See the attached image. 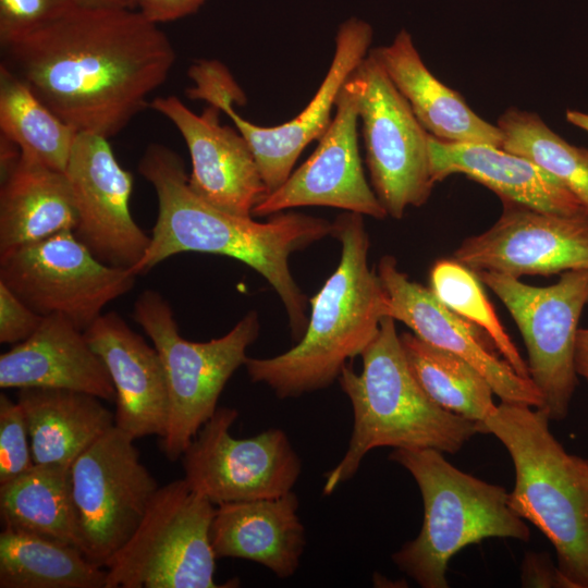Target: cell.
Instances as JSON below:
<instances>
[{
  "label": "cell",
  "mask_w": 588,
  "mask_h": 588,
  "mask_svg": "<svg viewBox=\"0 0 588 588\" xmlns=\"http://www.w3.org/2000/svg\"><path fill=\"white\" fill-rule=\"evenodd\" d=\"M0 47L1 64L58 118L108 139L149 106L175 61L169 37L137 10L81 2Z\"/></svg>",
  "instance_id": "obj_1"
},
{
  "label": "cell",
  "mask_w": 588,
  "mask_h": 588,
  "mask_svg": "<svg viewBox=\"0 0 588 588\" xmlns=\"http://www.w3.org/2000/svg\"><path fill=\"white\" fill-rule=\"evenodd\" d=\"M138 172L156 191L158 218L149 246L133 272L145 273L185 252L242 261L277 291L289 315L293 338L301 340L308 324L307 301L290 272L289 257L332 235V223L298 212H279L260 223L252 217L220 210L191 188L182 157L162 144L146 148Z\"/></svg>",
  "instance_id": "obj_2"
},
{
  "label": "cell",
  "mask_w": 588,
  "mask_h": 588,
  "mask_svg": "<svg viewBox=\"0 0 588 588\" xmlns=\"http://www.w3.org/2000/svg\"><path fill=\"white\" fill-rule=\"evenodd\" d=\"M342 244L335 271L310 299L307 328L291 350L269 358L247 357L253 382L267 384L280 399L329 387L346 360L360 355L388 316L389 299L378 273L368 267L369 238L363 215L346 211L332 223Z\"/></svg>",
  "instance_id": "obj_3"
},
{
  "label": "cell",
  "mask_w": 588,
  "mask_h": 588,
  "mask_svg": "<svg viewBox=\"0 0 588 588\" xmlns=\"http://www.w3.org/2000/svg\"><path fill=\"white\" fill-rule=\"evenodd\" d=\"M394 320L381 319L377 335L360 354L362 371L345 366L339 377L352 405L353 429L343 457L324 475V495L350 480L373 449L455 454L481 433L477 422L442 408L425 393L408 367Z\"/></svg>",
  "instance_id": "obj_4"
},
{
  "label": "cell",
  "mask_w": 588,
  "mask_h": 588,
  "mask_svg": "<svg viewBox=\"0 0 588 588\" xmlns=\"http://www.w3.org/2000/svg\"><path fill=\"white\" fill-rule=\"evenodd\" d=\"M543 408L501 402L483 421L515 468L510 505L551 541L568 588H588V460L568 453Z\"/></svg>",
  "instance_id": "obj_5"
},
{
  "label": "cell",
  "mask_w": 588,
  "mask_h": 588,
  "mask_svg": "<svg viewBox=\"0 0 588 588\" xmlns=\"http://www.w3.org/2000/svg\"><path fill=\"white\" fill-rule=\"evenodd\" d=\"M389 458L412 475L421 493L420 532L392 555L420 587L448 588V564L469 544L488 538L529 540V527L503 487L456 468L434 449H394Z\"/></svg>",
  "instance_id": "obj_6"
},
{
  "label": "cell",
  "mask_w": 588,
  "mask_h": 588,
  "mask_svg": "<svg viewBox=\"0 0 588 588\" xmlns=\"http://www.w3.org/2000/svg\"><path fill=\"white\" fill-rule=\"evenodd\" d=\"M132 316L152 341L164 367L169 414L162 450L174 462L217 411L228 380L244 366L246 350L259 333L258 315L247 313L225 335L208 342L184 339L170 304L155 290L138 295Z\"/></svg>",
  "instance_id": "obj_7"
},
{
  "label": "cell",
  "mask_w": 588,
  "mask_h": 588,
  "mask_svg": "<svg viewBox=\"0 0 588 588\" xmlns=\"http://www.w3.org/2000/svg\"><path fill=\"white\" fill-rule=\"evenodd\" d=\"M372 35L370 24L358 17L341 23L334 56L320 87L301 113L281 125L262 127L242 118L234 103L246 102L244 93L229 70L216 60H199L189 68L194 85L186 89V96L208 102L232 120L248 143L269 194L287 180L305 147L319 140L328 128L339 91L369 53Z\"/></svg>",
  "instance_id": "obj_8"
},
{
  "label": "cell",
  "mask_w": 588,
  "mask_h": 588,
  "mask_svg": "<svg viewBox=\"0 0 588 588\" xmlns=\"http://www.w3.org/2000/svg\"><path fill=\"white\" fill-rule=\"evenodd\" d=\"M216 505L185 478L154 494L128 541L107 562L106 588H217L210 528Z\"/></svg>",
  "instance_id": "obj_9"
},
{
  "label": "cell",
  "mask_w": 588,
  "mask_h": 588,
  "mask_svg": "<svg viewBox=\"0 0 588 588\" xmlns=\"http://www.w3.org/2000/svg\"><path fill=\"white\" fill-rule=\"evenodd\" d=\"M503 303L526 346L529 378L550 420L567 417L577 385L574 362L578 321L588 304V269L568 270L548 286L491 271L476 272Z\"/></svg>",
  "instance_id": "obj_10"
},
{
  "label": "cell",
  "mask_w": 588,
  "mask_h": 588,
  "mask_svg": "<svg viewBox=\"0 0 588 588\" xmlns=\"http://www.w3.org/2000/svg\"><path fill=\"white\" fill-rule=\"evenodd\" d=\"M136 277L98 260L73 231L0 254V282L38 315H62L83 332Z\"/></svg>",
  "instance_id": "obj_11"
},
{
  "label": "cell",
  "mask_w": 588,
  "mask_h": 588,
  "mask_svg": "<svg viewBox=\"0 0 588 588\" xmlns=\"http://www.w3.org/2000/svg\"><path fill=\"white\" fill-rule=\"evenodd\" d=\"M359 87V120L373 192L388 216L424 205L434 186L429 133L369 52L354 70Z\"/></svg>",
  "instance_id": "obj_12"
},
{
  "label": "cell",
  "mask_w": 588,
  "mask_h": 588,
  "mask_svg": "<svg viewBox=\"0 0 588 588\" xmlns=\"http://www.w3.org/2000/svg\"><path fill=\"white\" fill-rule=\"evenodd\" d=\"M237 416L235 408H217L182 455L185 480L216 506L278 498L292 491L302 474L282 429L236 439L230 429Z\"/></svg>",
  "instance_id": "obj_13"
},
{
  "label": "cell",
  "mask_w": 588,
  "mask_h": 588,
  "mask_svg": "<svg viewBox=\"0 0 588 588\" xmlns=\"http://www.w3.org/2000/svg\"><path fill=\"white\" fill-rule=\"evenodd\" d=\"M134 441L114 425L71 466L87 556L102 567L137 529L159 488Z\"/></svg>",
  "instance_id": "obj_14"
},
{
  "label": "cell",
  "mask_w": 588,
  "mask_h": 588,
  "mask_svg": "<svg viewBox=\"0 0 588 588\" xmlns=\"http://www.w3.org/2000/svg\"><path fill=\"white\" fill-rule=\"evenodd\" d=\"M64 173L77 211L74 235L101 262L133 271L150 236L131 215L133 176L115 159L108 138L77 133Z\"/></svg>",
  "instance_id": "obj_15"
},
{
  "label": "cell",
  "mask_w": 588,
  "mask_h": 588,
  "mask_svg": "<svg viewBox=\"0 0 588 588\" xmlns=\"http://www.w3.org/2000/svg\"><path fill=\"white\" fill-rule=\"evenodd\" d=\"M334 117L311 156L253 209L254 216L302 206H327L366 215L388 216L366 181L358 149L359 87L354 71L336 97Z\"/></svg>",
  "instance_id": "obj_16"
},
{
  "label": "cell",
  "mask_w": 588,
  "mask_h": 588,
  "mask_svg": "<svg viewBox=\"0 0 588 588\" xmlns=\"http://www.w3.org/2000/svg\"><path fill=\"white\" fill-rule=\"evenodd\" d=\"M502 203L498 221L463 241L454 259L474 272L491 271L517 279L588 269V213L555 215Z\"/></svg>",
  "instance_id": "obj_17"
},
{
  "label": "cell",
  "mask_w": 588,
  "mask_h": 588,
  "mask_svg": "<svg viewBox=\"0 0 588 588\" xmlns=\"http://www.w3.org/2000/svg\"><path fill=\"white\" fill-rule=\"evenodd\" d=\"M377 273L388 294V316L405 323L422 341L474 366L501 402L543 407V396L532 380L500 358L490 336L445 307L430 289L411 281L394 257L383 256Z\"/></svg>",
  "instance_id": "obj_18"
},
{
  "label": "cell",
  "mask_w": 588,
  "mask_h": 588,
  "mask_svg": "<svg viewBox=\"0 0 588 588\" xmlns=\"http://www.w3.org/2000/svg\"><path fill=\"white\" fill-rule=\"evenodd\" d=\"M149 107L172 122L184 138L192 160L191 188L220 210L252 217L268 189L237 128L219 123L218 108L209 106L196 114L175 96L157 97Z\"/></svg>",
  "instance_id": "obj_19"
},
{
  "label": "cell",
  "mask_w": 588,
  "mask_h": 588,
  "mask_svg": "<svg viewBox=\"0 0 588 588\" xmlns=\"http://www.w3.org/2000/svg\"><path fill=\"white\" fill-rule=\"evenodd\" d=\"M84 334L114 385V425L135 440L163 438L169 414L168 384L156 347L114 311L100 315Z\"/></svg>",
  "instance_id": "obj_20"
},
{
  "label": "cell",
  "mask_w": 588,
  "mask_h": 588,
  "mask_svg": "<svg viewBox=\"0 0 588 588\" xmlns=\"http://www.w3.org/2000/svg\"><path fill=\"white\" fill-rule=\"evenodd\" d=\"M1 389H63L115 402V389L83 331L62 315L45 316L37 330L0 356Z\"/></svg>",
  "instance_id": "obj_21"
},
{
  "label": "cell",
  "mask_w": 588,
  "mask_h": 588,
  "mask_svg": "<svg viewBox=\"0 0 588 588\" xmlns=\"http://www.w3.org/2000/svg\"><path fill=\"white\" fill-rule=\"evenodd\" d=\"M434 183L456 173L487 186L502 200L564 216L588 213L559 180L532 161L486 144H462L428 137Z\"/></svg>",
  "instance_id": "obj_22"
},
{
  "label": "cell",
  "mask_w": 588,
  "mask_h": 588,
  "mask_svg": "<svg viewBox=\"0 0 588 588\" xmlns=\"http://www.w3.org/2000/svg\"><path fill=\"white\" fill-rule=\"evenodd\" d=\"M298 506L293 490L278 498L217 505L210 528L216 558L244 559L279 578L293 576L306 546Z\"/></svg>",
  "instance_id": "obj_23"
},
{
  "label": "cell",
  "mask_w": 588,
  "mask_h": 588,
  "mask_svg": "<svg viewBox=\"0 0 588 588\" xmlns=\"http://www.w3.org/2000/svg\"><path fill=\"white\" fill-rule=\"evenodd\" d=\"M369 52L430 135L451 143L501 147L503 137L498 125L476 114L461 94L428 70L407 30H400L390 45Z\"/></svg>",
  "instance_id": "obj_24"
},
{
  "label": "cell",
  "mask_w": 588,
  "mask_h": 588,
  "mask_svg": "<svg viewBox=\"0 0 588 588\" xmlns=\"http://www.w3.org/2000/svg\"><path fill=\"white\" fill-rule=\"evenodd\" d=\"M1 175L0 254L74 231L77 211L64 172L20 151Z\"/></svg>",
  "instance_id": "obj_25"
},
{
  "label": "cell",
  "mask_w": 588,
  "mask_h": 588,
  "mask_svg": "<svg viewBox=\"0 0 588 588\" xmlns=\"http://www.w3.org/2000/svg\"><path fill=\"white\" fill-rule=\"evenodd\" d=\"M101 399L63 389H21L34 464L72 466L114 426V413Z\"/></svg>",
  "instance_id": "obj_26"
},
{
  "label": "cell",
  "mask_w": 588,
  "mask_h": 588,
  "mask_svg": "<svg viewBox=\"0 0 588 588\" xmlns=\"http://www.w3.org/2000/svg\"><path fill=\"white\" fill-rule=\"evenodd\" d=\"M0 515L4 528L75 547L87 556L70 466L34 464L22 475L0 485Z\"/></svg>",
  "instance_id": "obj_27"
},
{
  "label": "cell",
  "mask_w": 588,
  "mask_h": 588,
  "mask_svg": "<svg viewBox=\"0 0 588 588\" xmlns=\"http://www.w3.org/2000/svg\"><path fill=\"white\" fill-rule=\"evenodd\" d=\"M107 569L79 549L25 531L0 534L1 588H106Z\"/></svg>",
  "instance_id": "obj_28"
},
{
  "label": "cell",
  "mask_w": 588,
  "mask_h": 588,
  "mask_svg": "<svg viewBox=\"0 0 588 588\" xmlns=\"http://www.w3.org/2000/svg\"><path fill=\"white\" fill-rule=\"evenodd\" d=\"M408 367L425 393L442 408L477 422L495 408L492 387L465 359L436 347L415 334L400 335Z\"/></svg>",
  "instance_id": "obj_29"
},
{
  "label": "cell",
  "mask_w": 588,
  "mask_h": 588,
  "mask_svg": "<svg viewBox=\"0 0 588 588\" xmlns=\"http://www.w3.org/2000/svg\"><path fill=\"white\" fill-rule=\"evenodd\" d=\"M1 136L24 155L64 172L77 132L48 109L33 91L0 64Z\"/></svg>",
  "instance_id": "obj_30"
},
{
  "label": "cell",
  "mask_w": 588,
  "mask_h": 588,
  "mask_svg": "<svg viewBox=\"0 0 588 588\" xmlns=\"http://www.w3.org/2000/svg\"><path fill=\"white\" fill-rule=\"evenodd\" d=\"M501 148L527 158L563 183L588 210V148L553 132L530 111L507 109L498 120Z\"/></svg>",
  "instance_id": "obj_31"
},
{
  "label": "cell",
  "mask_w": 588,
  "mask_h": 588,
  "mask_svg": "<svg viewBox=\"0 0 588 588\" xmlns=\"http://www.w3.org/2000/svg\"><path fill=\"white\" fill-rule=\"evenodd\" d=\"M429 281V289L445 307L482 329L513 369L529 378L527 363L501 324L476 272L456 259H440L432 266Z\"/></svg>",
  "instance_id": "obj_32"
},
{
  "label": "cell",
  "mask_w": 588,
  "mask_h": 588,
  "mask_svg": "<svg viewBox=\"0 0 588 588\" xmlns=\"http://www.w3.org/2000/svg\"><path fill=\"white\" fill-rule=\"evenodd\" d=\"M34 466L25 415L19 402L0 394V485Z\"/></svg>",
  "instance_id": "obj_33"
},
{
  "label": "cell",
  "mask_w": 588,
  "mask_h": 588,
  "mask_svg": "<svg viewBox=\"0 0 588 588\" xmlns=\"http://www.w3.org/2000/svg\"><path fill=\"white\" fill-rule=\"evenodd\" d=\"M79 0H0V41L41 27Z\"/></svg>",
  "instance_id": "obj_34"
},
{
  "label": "cell",
  "mask_w": 588,
  "mask_h": 588,
  "mask_svg": "<svg viewBox=\"0 0 588 588\" xmlns=\"http://www.w3.org/2000/svg\"><path fill=\"white\" fill-rule=\"evenodd\" d=\"M44 317L23 303L4 283L0 282V342L20 343L29 338Z\"/></svg>",
  "instance_id": "obj_35"
},
{
  "label": "cell",
  "mask_w": 588,
  "mask_h": 588,
  "mask_svg": "<svg viewBox=\"0 0 588 588\" xmlns=\"http://www.w3.org/2000/svg\"><path fill=\"white\" fill-rule=\"evenodd\" d=\"M206 0H130L148 21L159 24L171 22L196 12Z\"/></svg>",
  "instance_id": "obj_36"
},
{
  "label": "cell",
  "mask_w": 588,
  "mask_h": 588,
  "mask_svg": "<svg viewBox=\"0 0 588 588\" xmlns=\"http://www.w3.org/2000/svg\"><path fill=\"white\" fill-rule=\"evenodd\" d=\"M520 580L524 587H563L568 584L561 574L558 565L541 553H528L520 567Z\"/></svg>",
  "instance_id": "obj_37"
},
{
  "label": "cell",
  "mask_w": 588,
  "mask_h": 588,
  "mask_svg": "<svg viewBox=\"0 0 588 588\" xmlns=\"http://www.w3.org/2000/svg\"><path fill=\"white\" fill-rule=\"evenodd\" d=\"M574 362L577 375L588 382V329L577 331Z\"/></svg>",
  "instance_id": "obj_38"
},
{
  "label": "cell",
  "mask_w": 588,
  "mask_h": 588,
  "mask_svg": "<svg viewBox=\"0 0 588 588\" xmlns=\"http://www.w3.org/2000/svg\"><path fill=\"white\" fill-rule=\"evenodd\" d=\"M565 118L571 124L588 132V113L577 110H567Z\"/></svg>",
  "instance_id": "obj_39"
},
{
  "label": "cell",
  "mask_w": 588,
  "mask_h": 588,
  "mask_svg": "<svg viewBox=\"0 0 588 588\" xmlns=\"http://www.w3.org/2000/svg\"><path fill=\"white\" fill-rule=\"evenodd\" d=\"M81 3L93 5H110L131 8L130 0H79Z\"/></svg>",
  "instance_id": "obj_40"
},
{
  "label": "cell",
  "mask_w": 588,
  "mask_h": 588,
  "mask_svg": "<svg viewBox=\"0 0 588 588\" xmlns=\"http://www.w3.org/2000/svg\"><path fill=\"white\" fill-rule=\"evenodd\" d=\"M130 5H131V2H130Z\"/></svg>",
  "instance_id": "obj_41"
}]
</instances>
